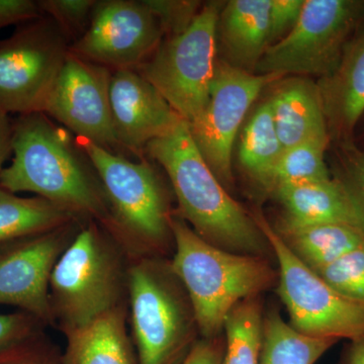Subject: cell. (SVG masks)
<instances>
[{
    "label": "cell",
    "mask_w": 364,
    "mask_h": 364,
    "mask_svg": "<svg viewBox=\"0 0 364 364\" xmlns=\"http://www.w3.org/2000/svg\"><path fill=\"white\" fill-rule=\"evenodd\" d=\"M47 328L39 318L23 311L0 314V349Z\"/></svg>",
    "instance_id": "obj_33"
},
{
    "label": "cell",
    "mask_w": 364,
    "mask_h": 364,
    "mask_svg": "<svg viewBox=\"0 0 364 364\" xmlns=\"http://www.w3.org/2000/svg\"><path fill=\"white\" fill-rule=\"evenodd\" d=\"M69 46L58 26L44 14L0 41V109L18 116L42 112Z\"/></svg>",
    "instance_id": "obj_10"
},
{
    "label": "cell",
    "mask_w": 364,
    "mask_h": 364,
    "mask_svg": "<svg viewBox=\"0 0 364 364\" xmlns=\"http://www.w3.org/2000/svg\"><path fill=\"white\" fill-rule=\"evenodd\" d=\"M329 144V141L310 140L284 149L273 171L269 193L280 186L331 179L325 160Z\"/></svg>",
    "instance_id": "obj_26"
},
{
    "label": "cell",
    "mask_w": 364,
    "mask_h": 364,
    "mask_svg": "<svg viewBox=\"0 0 364 364\" xmlns=\"http://www.w3.org/2000/svg\"><path fill=\"white\" fill-rule=\"evenodd\" d=\"M13 154V119L0 109V176L4 164Z\"/></svg>",
    "instance_id": "obj_36"
},
{
    "label": "cell",
    "mask_w": 364,
    "mask_h": 364,
    "mask_svg": "<svg viewBox=\"0 0 364 364\" xmlns=\"http://www.w3.org/2000/svg\"><path fill=\"white\" fill-rule=\"evenodd\" d=\"M330 139L353 141L364 117V21L345 46L336 69L317 82Z\"/></svg>",
    "instance_id": "obj_16"
},
{
    "label": "cell",
    "mask_w": 364,
    "mask_h": 364,
    "mask_svg": "<svg viewBox=\"0 0 364 364\" xmlns=\"http://www.w3.org/2000/svg\"><path fill=\"white\" fill-rule=\"evenodd\" d=\"M65 338L64 364H136L128 306L102 316Z\"/></svg>",
    "instance_id": "obj_20"
},
{
    "label": "cell",
    "mask_w": 364,
    "mask_h": 364,
    "mask_svg": "<svg viewBox=\"0 0 364 364\" xmlns=\"http://www.w3.org/2000/svg\"><path fill=\"white\" fill-rule=\"evenodd\" d=\"M286 76L249 73L215 60L207 107L188 124L191 138L213 173L223 186H232L235 139L251 105L261 91Z\"/></svg>",
    "instance_id": "obj_11"
},
{
    "label": "cell",
    "mask_w": 364,
    "mask_h": 364,
    "mask_svg": "<svg viewBox=\"0 0 364 364\" xmlns=\"http://www.w3.org/2000/svg\"><path fill=\"white\" fill-rule=\"evenodd\" d=\"M128 325L136 364H181L200 338L191 299L170 258L131 259Z\"/></svg>",
    "instance_id": "obj_6"
},
{
    "label": "cell",
    "mask_w": 364,
    "mask_h": 364,
    "mask_svg": "<svg viewBox=\"0 0 364 364\" xmlns=\"http://www.w3.org/2000/svg\"><path fill=\"white\" fill-rule=\"evenodd\" d=\"M164 38L145 0L97 1L87 30L69 51L109 70H136Z\"/></svg>",
    "instance_id": "obj_12"
},
{
    "label": "cell",
    "mask_w": 364,
    "mask_h": 364,
    "mask_svg": "<svg viewBox=\"0 0 364 364\" xmlns=\"http://www.w3.org/2000/svg\"><path fill=\"white\" fill-rule=\"evenodd\" d=\"M43 16L38 1L0 0V31L9 26H21Z\"/></svg>",
    "instance_id": "obj_34"
},
{
    "label": "cell",
    "mask_w": 364,
    "mask_h": 364,
    "mask_svg": "<svg viewBox=\"0 0 364 364\" xmlns=\"http://www.w3.org/2000/svg\"><path fill=\"white\" fill-rule=\"evenodd\" d=\"M97 0H41L42 14L55 21L69 45L73 44L90 26Z\"/></svg>",
    "instance_id": "obj_28"
},
{
    "label": "cell",
    "mask_w": 364,
    "mask_h": 364,
    "mask_svg": "<svg viewBox=\"0 0 364 364\" xmlns=\"http://www.w3.org/2000/svg\"><path fill=\"white\" fill-rule=\"evenodd\" d=\"M44 112L13 119L11 165L0 176V188L32 193L74 217L105 227L109 219L104 186L90 158Z\"/></svg>",
    "instance_id": "obj_1"
},
{
    "label": "cell",
    "mask_w": 364,
    "mask_h": 364,
    "mask_svg": "<svg viewBox=\"0 0 364 364\" xmlns=\"http://www.w3.org/2000/svg\"><path fill=\"white\" fill-rule=\"evenodd\" d=\"M76 143L97 170L109 203L107 230L131 259L171 258L174 210L156 170L147 159L133 162L82 139Z\"/></svg>",
    "instance_id": "obj_5"
},
{
    "label": "cell",
    "mask_w": 364,
    "mask_h": 364,
    "mask_svg": "<svg viewBox=\"0 0 364 364\" xmlns=\"http://www.w3.org/2000/svg\"><path fill=\"white\" fill-rule=\"evenodd\" d=\"M225 2L203 4L191 26L163 38L138 71L188 124L207 107L217 60V28Z\"/></svg>",
    "instance_id": "obj_7"
},
{
    "label": "cell",
    "mask_w": 364,
    "mask_h": 364,
    "mask_svg": "<svg viewBox=\"0 0 364 364\" xmlns=\"http://www.w3.org/2000/svg\"><path fill=\"white\" fill-rule=\"evenodd\" d=\"M339 364H364V335L349 340V343L342 352Z\"/></svg>",
    "instance_id": "obj_37"
},
{
    "label": "cell",
    "mask_w": 364,
    "mask_h": 364,
    "mask_svg": "<svg viewBox=\"0 0 364 364\" xmlns=\"http://www.w3.org/2000/svg\"><path fill=\"white\" fill-rule=\"evenodd\" d=\"M284 150L269 102L265 100L254 111L242 131L239 162L249 178L269 193L273 171Z\"/></svg>",
    "instance_id": "obj_22"
},
{
    "label": "cell",
    "mask_w": 364,
    "mask_h": 364,
    "mask_svg": "<svg viewBox=\"0 0 364 364\" xmlns=\"http://www.w3.org/2000/svg\"><path fill=\"white\" fill-rule=\"evenodd\" d=\"M272 227L291 252L312 270L364 246L363 232L347 225L294 224L279 219Z\"/></svg>",
    "instance_id": "obj_21"
},
{
    "label": "cell",
    "mask_w": 364,
    "mask_h": 364,
    "mask_svg": "<svg viewBox=\"0 0 364 364\" xmlns=\"http://www.w3.org/2000/svg\"><path fill=\"white\" fill-rule=\"evenodd\" d=\"M333 178L338 181L364 219V151L354 141L336 143Z\"/></svg>",
    "instance_id": "obj_30"
},
{
    "label": "cell",
    "mask_w": 364,
    "mask_h": 364,
    "mask_svg": "<svg viewBox=\"0 0 364 364\" xmlns=\"http://www.w3.org/2000/svg\"><path fill=\"white\" fill-rule=\"evenodd\" d=\"M85 223L76 220L50 231L1 244L0 305L18 308L51 327L52 272Z\"/></svg>",
    "instance_id": "obj_13"
},
{
    "label": "cell",
    "mask_w": 364,
    "mask_h": 364,
    "mask_svg": "<svg viewBox=\"0 0 364 364\" xmlns=\"http://www.w3.org/2000/svg\"><path fill=\"white\" fill-rule=\"evenodd\" d=\"M131 258L97 222L83 225L53 269L52 326L67 337L128 306Z\"/></svg>",
    "instance_id": "obj_4"
},
{
    "label": "cell",
    "mask_w": 364,
    "mask_h": 364,
    "mask_svg": "<svg viewBox=\"0 0 364 364\" xmlns=\"http://www.w3.org/2000/svg\"><path fill=\"white\" fill-rule=\"evenodd\" d=\"M313 272L345 298L364 306V246Z\"/></svg>",
    "instance_id": "obj_27"
},
{
    "label": "cell",
    "mask_w": 364,
    "mask_h": 364,
    "mask_svg": "<svg viewBox=\"0 0 364 364\" xmlns=\"http://www.w3.org/2000/svg\"><path fill=\"white\" fill-rule=\"evenodd\" d=\"M45 331L0 349V364H64L63 351Z\"/></svg>",
    "instance_id": "obj_29"
},
{
    "label": "cell",
    "mask_w": 364,
    "mask_h": 364,
    "mask_svg": "<svg viewBox=\"0 0 364 364\" xmlns=\"http://www.w3.org/2000/svg\"><path fill=\"white\" fill-rule=\"evenodd\" d=\"M273 85L268 102L284 149L310 140L331 142L317 82L286 76Z\"/></svg>",
    "instance_id": "obj_17"
},
{
    "label": "cell",
    "mask_w": 364,
    "mask_h": 364,
    "mask_svg": "<svg viewBox=\"0 0 364 364\" xmlns=\"http://www.w3.org/2000/svg\"><path fill=\"white\" fill-rule=\"evenodd\" d=\"M109 102L119 147L140 159L151 141L166 135L182 121L156 88L132 69L112 72Z\"/></svg>",
    "instance_id": "obj_15"
},
{
    "label": "cell",
    "mask_w": 364,
    "mask_h": 364,
    "mask_svg": "<svg viewBox=\"0 0 364 364\" xmlns=\"http://www.w3.org/2000/svg\"><path fill=\"white\" fill-rule=\"evenodd\" d=\"M272 195L284 208L282 221L347 225L364 233L363 215L341 183L333 177L329 181L280 186Z\"/></svg>",
    "instance_id": "obj_19"
},
{
    "label": "cell",
    "mask_w": 364,
    "mask_h": 364,
    "mask_svg": "<svg viewBox=\"0 0 364 364\" xmlns=\"http://www.w3.org/2000/svg\"><path fill=\"white\" fill-rule=\"evenodd\" d=\"M337 342L301 334L272 309L263 316L259 364H315Z\"/></svg>",
    "instance_id": "obj_24"
},
{
    "label": "cell",
    "mask_w": 364,
    "mask_h": 364,
    "mask_svg": "<svg viewBox=\"0 0 364 364\" xmlns=\"http://www.w3.org/2000/svg\"><path fill=\"white\" fill-rule=\"evenodd\" d=\"M260 296L244 299L228 315L222 364H259L264 316Z\"/></svg>",
    "instance_id": "obj_25"
},
{
    "label": "cell",
    "mask_w": 364,
    "mask_h": 364,
    "mask_svg": "<svg viewBox=\"0 0 364 364\" xmlns=\"http://www.w3.org/2000/svg\"><path fill=\"white\" fill-rule=\"evenodd\" d=\"M170 226L174 241L170 264L191 299L200 338L221 336L235 306L277 287L279 274L268 258L215 247L176 210Z\"/></svg>",
    "instance_id": "obj_3"
},
{
    "label": "cell",
    "mask_w": 364,
    "mask_h": 364,
    "mask_svg": "<svg viewBox=\"0 0 364 364\" xmlns=\"http://www.w3.org/2000/svg\"><path fill=\"white\" fill-rule=\"evenodd\" d=\"M145 4L159 21L164 38L186 31L202 9L198 1L145 0Z\"/></svg>",
    "instance_id": "obj_31"
},
{
    "label": "cell",
    "mask_w": 364,
    "mask_h": 364,
    "mask_svg": "<svg viewBox=\"0 0 364 364\" xmlns=\"http://www.w3.org/2000/svg\"><path fill=\"white\" fill-rule=\"evenodd\" d=\"M279 264L275 289L294 330L316 338L352 340L364 335V306L335 291L287 247L262 215H253Z\"/></svg>",
    "instance_id": "obj_8"
},
{
    "label": "cell",
    "mask_w": 364,
    "mask_h": 364,
    "mask_svg": "<svg viewBox=\"0 0 364 364\" xmlns=\"http://www.w3.org/2000/svg\"><path fill=\"white\" fill-rule=\"evenodd\" d=\"M363 21L361 0H305L296 26L267 48L255 74L325 77L336 69Z\"/></svg>",
    "instance_id": "obj_9"
},
{
    "label": "cell",
    "mask_w": 364,
    "mask_h": 364,
    "mask_svg": "<svg viewBox=\"0 0 364 364\" xmlns=\"http://www.w3.org/2000/svg\"><path fill=\"white\" fill-rule=\"evenodd\" d=\"M225 352V336L200 338L181 364H222Z\"/></svg>",
    "instance_id": "obj_35"
},
{
    "label": "cell",
    "mask_w": 364,
    "mask_h": 364,
    "mask_svg": "<svg viewBox=\"0 0 364 364\" xmlns=\"http://www.w3.org/2000/svg\"><path fill=\"white\" fill-rule=\"evenodd\" d=\"M76 220L80 219L40 196L23 198L0 188V245Z\"/></svg>",
    "instance_id": "obj_23"
},
{
    "label": "cell",
    "mask_w": 364,
    "mask_h": 364,
    "mask_svg": "<svg viewBox=\"0 0 364 364\" xmlns=\"http://www.w3.org/2000/svg\"><path fill=\"white\" fill-rule=\"evenodd\" d=\"M111 78L109 69L69 51L42 112L76 138L112 152L119 147L112 127Z\"/></svg>",
    "instance_id": "obj_14"
},
{
    "label": "cell",
    "mask_w": 364,
    "mask_h": 364,
    "mask_svg": "<svg viewBox=\"0 0 364 364\" xmlns=\"http://www.w3.org/2000/svg\"><path fill=\"white\" fill-rule=\"evenodd\" d=\"M269 9L270 0H231L224 4L217 42L230 65L255 74L269 47Z\"/></svg>",
    "instance_id": "obj_18"
},
{
    "label": "cell",
    "mask_w": 364,
    "mask_h": 364,
    "mask_svg": "<svg viewBox=\"0 0 364 364\" xmlns=\"http://www.w3.org/2000/svg\"><path fill=\"white\" fill-rule=\"evenodd\" d=\"M305 0H270L269 46L277 44L296 26Z\"/></svg>",
    "instance_id": "obj_32"
},
{
    "label": "cell",
    "mask_w": 364,
    "mask_h": 364,
    "mask_svg": "<svg viewBox=\"0 0 364 364\" xmlns=\"http://www.w3.org/2000/svg\"><path fill=\"white\" fill-rule=\"evenodd\" d=\"M145 154L166 172L178 203L176 214L200 238L230 252L267 258L273 254L253 215L229 195L208 167L184 119L151 141Z\"/></svg>",
    "instance_id": "obj_2"
}]
</instances>
